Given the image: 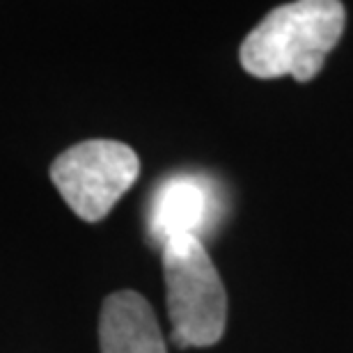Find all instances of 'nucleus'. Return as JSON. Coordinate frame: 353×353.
Segmentation results:
<instances>
[{
    "mask_svg": "<svg viewBox=\"0 0 353 353\" xmlns=\"http://www.w3.org/2000/svg\"><path fill=\"white\" fill-rule=\"evenodd\" d=\"M347 23L337 0H299L268 14L241 44V65L257 79H292L307 83L321 72L326 55L340 41Z\"/></svg>",
    "mask_w": 353,
    "mask_h": 353,
    "instance_id": "obj_1",
    "label": "nucleus"
},
{
    "mask_svg": "<svg viewBox=\"0 0 353 353\" xmlns=\"http://www.w3.org/2000/svg\"><path fill=\"white\" fill-rule=\"evenodd\" d=\"M163 275L176 347L216 344L228 321V294L202 239H170L163 245Z\"/></svg>",
    "mask_w": 353,
    "mask_h": 353,
    "instance_id": "obj_2",
    "label": "nucleus"
},
{
    "mask_svg": "<svg viewBox=\"0 0 353 353\" xmlns=\"http://www.w3.org/2000/svg\"><path fill=\"white\" fill-rule=\"evenodd\" d=\"M138 172L140 161L129 145L101 138L69 147L51 165L55 188L74 214L88 223L108 216L138 179Z\"/></svg>",
    "mask_w": 353,
    "mask_h": 353,
    "instance_id": "obj_3",
    "label": "nucleus"
},
{
    "mask_svg": "<svg viewBox=\"0 0 353 353\" xmlns=\"http://www.w3.org/2000/svg\"><path fill=\"white\" fill-rule=\"evenodd\" d=\"M101 353H168L152 305L138 292H115L99 316Z\"/></svg>",
    "mask_w": 353,
    "mask_h": 353,
    "instance_id": "obj_4",
    "label": "nucleus"
},
{
    "mask_svg": "<svg viewBox=\"0 0 353 353\" xmlns=\"http://www.w3.org/2000/svg\"><path fill=\"white\" fill-rule=\"evenodd\" d=\"M211 214V190L197 176H172L152 204L150 230L161 243L174 236H197Z\"/></svg>",
    "mask_w": 353,
    "mask_h": 353,
    "instance_id": "obj_5",
    "label": "nucleus"
}]
</instances>
